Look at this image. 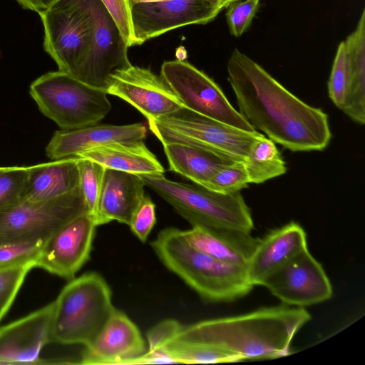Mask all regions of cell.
<instances>
[{"instance_id":"44dd1931","label":"cell","mask_w":365,"mask_h":365,"mask_svg":"<svg viewBox=\"0 0 365 365\" xmlns=\"http://www.w3.org/2000/svg\"><path fill=\"white\" fill-rule=\"evenodd\" d=\"M183 234L198 250L223 262L245 267L259 242L251 232L230 229L192 226Z\"/></svg>"},{"instance_id":"f546056e","label":"cell","mask_w":365,"mask_h":365,"mask_svg":"<svg viewBox=\"0 0 365 365\" xmlns=\"http://www.w3.org/2000/svg\"><path fill=\"white\" fill-rule=\"evenodd\" d=\"M248 184L243 162H235L219 169L205 187L217 192L230 194L240 192Z\"/></svg>"},{"instance_id":"9c48e42d","label":"cell","mask_w":365,"mask_h":365,"mask_svg":"<svg viewBox=\"0 0 365 365\" xmlns=\"http://www.w3.org/2000/svg\"><path fill=\"white\" fill-rule=\"evenodd\" d=\"M43 48L58 70L73 76L90 49L93 26L83 0H58L39 14Z\"/></svg>"},{"instance_id":"7c38bea8","label":"cell","mask_w":365,"mask_h":365,"mask_svg":"<svg viewBox=\"0 0 365 365\" xmlns=\"http://www.w3.org/2000/svg\"><path fill=\"white\" fill-rule=\"evenodd\" d=\"M83 1L92 21V38L88 53L73 76L106 91L111 74L131 65L128 57L129 46L103 2Z\"/></svg>"},{"instance_id":"d6a6232c","label":"cell","mask_w":365,"mask_h":365,"mask_svg":"<svg viewBox=\"0 0 365 365\" xmlns=\"http://www.w3.org/2000/svg\"><path fill=\"white\" fill-rule=\"evenodd\" d=\"M44 242H24L0 245V266L36 259Z\"/></svg>"},{"instance_id":"52a82bcc","label":"cell","mask_w":365,"mask_h":365,"mask_svg":"<svg viewBox=\"0 0 365 365\" xmlns=\"http://www.w3.org/2000/svg\"><path fill=\"white\" fill-rule=\"evenodd\" d=\"M150 131L165 143H181L205 149L243 162L255 140L262 134L244 130L182 108L148 121Z\"/></svg>"},{"instance_id":"74e56055","label":"cell","mask_w":365,"mask_h":365,"mask_svg":"<svg viewBox=\"0 0 365 365\" xmlns=\"http://www.w3.org/2000/svg\"><path fill=\"white\" fill-rule=\"evenodd\" d=\"M159 1V0H128L129 6L133 4L143 1Z\"/></svg>"},{"instance_id":"e575fe53","label":"cell","mask_w":365,"mask_h":365,"mask_svg":"<svg viewBox=\"0 0 365 365\" xmlns=\"http://www.w3.org/2000/svg\"><path fill=\"white\" fill-rule=\"evenodd\" d=\"M101 1L115 20L128 46H132L133 36L128 0Z\"/></svg>"},{"instance_id":"d590c367","label":"cell","mask_w":365,"mask_h":365,"mask_svg":"<svg viewBox=\"0 0 365 365\" xmlns=\"http://www.w3.org/2000/svg\"><path fill=\"white\" fill-rule=\"evenodd\" d=\"M177 364L173 358L165 351H148L129 361L127 364Z\"/></svg>"},{"instance_id":"5bb4252c","label":"cell","mask_w":365,"mask_h":365,"mask_svg":"<svg viewBox=\"0 0 365 365\" xmlns=\"http://www.w3.org/2000/svg\"><path fill=\"white\" fill-rule=\"evenodd\" d=\"M98 225L85 212L56 230L44 242L36 267L71 280L88 260Z\"/></svg>"},{"instance_id":"d6986e66","label":"cell","mask_w":365,"mask_h":365,"mask_svg":"<svg viewBox=\"0 0 365 365\" xmlns=\"http://www.w3.org/2000/svg\"><path fill=\"white\" fill-rule=\"evenodd\" d=\"M307 249L306 232L295 222L270 231L259 238L246 266L250 282L262 286L272 272Z\"/></svg>"},{"instance_id":"9a60e30c","label":"cell","mask_w":365,"mask_h":365,"mask_svg":"<svg viewBox=\"0 0 365 365\" xmlns=\"http://www.w3.org/2000/svg\"><path fill=\"white\" fill-rule=\"evenodd\" d=\"M140 111L148 121L170 114L182 104L160 76L150 69L133 66L114 71L106 88Z\"/></svg>"},{"instance_id":"2e32d148","label":"cell","mask_w":365,"mask_h":365,"mask_svg":"<svg viewBox=\"0 0 365 365\" xmlns=\"http://www.w3.org/2000/svg\"><path fill=\"white\" fill-rule=\"evenodd\" d=\"M54 301L0 328V364H42L40 354L51 341Z\"/></svg>"},{"instance_id":"ac0fdd59","label":"cell","mask_w":365,"mask_h":365,"mask_svg":"<svg viewBox=\"0 0 365 365\" xmlns=\"http://www.w3.org/2000/svg\"><path fill=\"white\" fill-rule=\"evenodd\" d=\"M147 128L141 123L124 125L95 124L71 130H56L46 148L51 160L76 157L92 148L117 143L143 140Z\"/></svg>"},{"instance_id":"8d00e7d4","label":"cell","mask_w":365,"mask_h":365,"mask_svg":"<svg viewBox=\"0 0 365 365\" xmlns=\"http://www.w3.org/2000/svg\"><path fill=\"white\" fill-rule=\"evenodd\" d=\"M26 9L37 12L38 14L47 11L58 0H16Z\"/></svg>"},{"instance_id":"484cf974","label":"cell","mask_w":365,"mask_h":365,"mask_svg":"<svg viewBox=\"0 0 365 365\" xmlns=\"http://www.w3.org/2000/svg\"><path fill=\"white\" fill-rule=\"evenodd\" d=\"M165 350L177 364H214L236 362L237 359L220 349L205 345L172 341Z\"/></svg>"},{"instance_id":"ba28073f","label":"cell","mask_w":365,"mask_h":365,"mask_svg":"<svg viewBox=\"0 0 365 365\" xmlns=\"http://www.w3.org/2000/svg\"><path fill=\"white\" fill-rule=\"evenodd\" d=\"M88 212L80 187L40 202L22 200L0 212V245L46 241L56 230Z\"/></svg>"},{"instance_id":"603a6c76","label":"cell","mask_w":365,"mask_h":365,"mask_svg":"<svg viewBox=\"0 0 365 365\" xmlns=\"http://www.w3.org/2000/svg\"><path fill=\"white\" fill-rule=\"evenodd\" d=\"M76 157L91 160L105 168L138 175L165 173L163 166L143 140L108 143L88 149Z\"/></svg>"},{"instance_id":"8fae6325","label":"cell","mask_w":365,"mask_h":365,"mask_svg":"<svg viewBox=\"0 0 365 365\" xmlns=\"http://www.w3.org/2000/svg\"><path fill=\"white\" fill-rule=\"evenodd\" d=\"M239 0H159L130 6L132 46L190 24H205Z\"/></svg>"},{"instance_id":"e0dca14e","label":"cell","mask_w":365,"mask_h":365,"mask_svg":"<svg viewBox=\"0 0 365 365\" xmlns=\"http://www.w3.org/2000/svg\"><path fill=\"white\" fill-rule=\"evenodd\" d=\"M146 350L138 327L124 312L115 308L93 341L85 346L80 364H127Z\"/></svg>"},{"instance_id":"277c9868","label":"cell","mask_w":365,"mask_h":365,"mask_svg":"<svg viewBox=\"0 0 365 365\" xmlns=\"http://www.w3.org/2000/svg\"><path fill=\"white\" fill-rule=\"evenodd\" d=\"M114 309L111 290L101 274L92 272L74 277L54 301L51 341L87 346Z\"/></svg>"},{"instance_id":"5b68a950","label":"cell","mask_w":365,"mask_h":365,"mask_svg":"<svg viewBox=\"0 0 365 365\" xmlns=\"http://www.w3.org/2000/svg\"><path fill=\"white\" fill-rule=\"evenodd\" d=\"M140 177L192 226L247 232L254 229L251 210L240 192L220 193L197 184L170 180L164 174Z\"/></svg>"},{"instance_id":"4316f807","label":"cell","mask_w":365,"mask_h":365,"mask_svg":"<svg viewBox=\"0 0 365 365\" xmlns=\"http://www.w3.org/2000/svg\"><path fill=\"white\" fill-rule=\"evenodd\" d=\"M29 259L0 266V321L11 306L28 272L36 267Z\"/></svg>"},{"instance_id":"f1b7e54d","label":"cell","mask_w":365,"mask_h":365,"mask_svg":"<svg viewBox=\"0 0 365 365\" xmlns=\"http://www.w3.org/2000/svg\"><path fill=\"white\" fill-rule=\"evenodd\" d=\"M29 167H0V212L22 200Z\"/></svg>"},{"instance_id":"4fadbf2b","label":"cell","mask_w":365,"mask_h":365,"mask_svg":"<svg viewBox=\"0 0 365 365\" xmlns=\"http://www.w3.org/2000/svg\"><path fill=\"white\" fill-rule=\"evenodd\" d=\"M262 286L284 304L299 307L327 301L333 293L323 267L308 249L272 272Z\"/></svg>"},{"instance_id":"836d02e7","label":"cell","mask_w":365,"mask_h":365,"mask_svg":"<svg viewBox=\"0 0 365 365\" xmlns=\"http://www.w3.org/2000/svg\"><path fill=\"white\" fill-rule=\"evenodd\" d=\"M182 326L176 320L166 319L152 327L147 334L148 351L165 350L174 341Z\"/></svg>"},{"instance_id":"cb8c5ba5","label":"cell","mask_w":365,"mask_h":365,"mask_svg":"<svg viewBox=\"0 0 365 365\" xmlns=\"http://www.w3.org/2000/svg\"><path fill=\"white\" fill-rule=\"evenodd\" d=\"M169 170L205 187L221 168L235 161L214 152L181 143L163 144Z\"/></svg>"},{"instance_id":"83f0119b","label":"cell","mask_w":365,"mask_h":365,"mask_svg":"<svg viewBox=\"0 0 365 365\" xmlns=\"http://www.w3.org/2000/svg\"><path fill=\"white\" fill-rule=\"evenodd\" d=\"M78 158L79 187L87 211L95 220L105 168L91 160Z\"/></svg>"},{"instance_id":"8992f818","label":"cell","mask_w":365,"mask_h":365,"mask_svg":"<svg viewBox=\"0 0 365 365\" xmlns=\"http://www.w3.org/2000/svg\"><path fill=\"white\" fill-rule=\"evenodd\" d=\"M29 92L41 112L61 130L97 124L112 108L105 90L59 70L36 78Z\"/></svg>"},{"instance_id":"1f68e13d","label":"cell","mask_w":365,"mask_h":365,"mask_svg":"<svg viewBox=\"0 0 365 365\" xmlns=\"http://www.w3.org/2000/svg\"><path fill=\"white\" fill-rule=\"evenodd\" d=\"M155 223V205L149 196L145 195L134 211L128 226L140 241L145 242Z\"/></svg>"},{"instance_id":"6da1fadb","label":"cell","mask_w":365,"mask_h":365,"mask_svg":"<svg viewBox=\"0 0 365 365\" xmlns=\"http://www.w3.org/2000/svg\"><path fill=\"white\" fill-rule=\"evenodd\" d=\"M227 71L239 113L255 130L292 152L321 151L328 146L331 133L322 109L305 103L237 48Z\"/></svg>"},{"instance_id":"4dcf8cb0","label":"cell","mask_w":365,"mask_h":365,"mask_svg":"<svg viewBox=\"0 0 365 365\" xmlns=\"http://www.w3.org/2000/svg\"><path fill=\"white\" fill-rule=\"evenodd\" d=\"M259 4V0H239L228 6L225 16L232 35L239 37L248 29Z\"/></svg>"},{"instance_id":"ffe728a7","label":"cell","mask_w":365,"mask_h":365,"mask_svg":"<svg viewBox=\"0 0 365 365\" xmlns=\"http://www.w3.org/2000/svg\"><path fill=\"white\" fill-rule=\"evenodd\" d=\"M145 186L138 175L105 168L95 217L96 225L115 220L129 225L145 196Z\"/></svg>"},{"instance_id":"30bf717a","label":"cell","mask_w":365,"mask_h":365,"mask_svg":"<svg viewBox=\"0 0 365 365\" xmlns=\"http://www.w3.org/2000/svg\"><path fill=\"white\" fill-rule=\"evenodd\" d=\"M160 76L184 108L244 130H256L234 108L221 88L188 62L178 59L165 61Z\"/></svg>"},{"instance_id":"d4e9b609","label":"cell","mask_w":365,"mask_h":365,"mask_svg":"<svg viewBox=\"0 0 365 365\" xmlns=\"http://www.w3.org/2000/svg\"><path fill=\"white\" fill-rule=\"evenodd\" d=\"M243 163L249 183L260 184L281 176L287 170L275 143L263 134L252 143Z\"/></svg>"},{"instance_id":"3957f363","label":"cell","mask_w":365,"mask_h":365,"mask_svg":"<svg viewBox=\"0 0 365 365\" xmlns=\"http://www.w3.org/2000/svg\"><path fill=\"white\" fill-rule=\"evenodd\" d=\"M150 245L160 262L204 300L233 302L254 287L245 267L223 262L198 250L186 240L183 230L165 228Z\"/></svg>"},{"instance_id":"7402d4cb","label":"cell","mask_w":365,"mask_h":365,"mask_svg":"<svg viewBox=\"0 0 365 365\" xmlns=\"http://www.w3.org/2000/svg\"><path fill=\"white\" fill-rule=\"evenodd\" d=\"M78 158H62L29 166L22 200L45 201L75 190L80 182Z\"/></svg>"},{"instance_id":"7a4b0ae2","label":"cell","mask_w":365,"mask_h":365,"mask_svg":"<svg viewBox=\"0 0 365 365\" xmlns=\"http://www.w3.org/2000/svg\"><path fill=\"white\" fill-rule=\"evenodd\" d=\"M310 319L304 307L283 304L182 327L174 341L216 348L237 361L272 359L291 353L294 336Z\"/></svg>"}]
</instances>
